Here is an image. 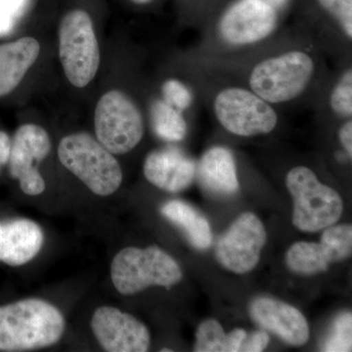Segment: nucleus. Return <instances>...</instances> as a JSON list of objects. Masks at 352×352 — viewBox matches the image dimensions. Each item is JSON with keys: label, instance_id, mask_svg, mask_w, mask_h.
Segmentation results:
<instances>
[{"label": "nucleus", "instance_id": "obj_21", "mask_svg": "<svg viewBox=\"0 0 352 352\" xmlns=\"http://www.w3.org/2000/svg\"><path fill=\"white\" fill-rule=\"evenodd\" d=\"M194 351L227 352V335L219 322L214 319H208L199 325Z\"/></svg>", "mask_w": 352, "mask_h": 352}, {"label": "nucleus", "instance_id": "obj_15", "mask_svg": "<svg viewBox=\"0 0 352 352\" xmlns=\"http://www.w3.org/2000/svg\"><path fill=\"white\" fill-rule=\"evenodd\" d=\"M143 173L154 186L178 193L191 184L197 173L195 163L175 148L155 150L146 157Z\"/></svg>", "mask_w": 352, "mask_h": 352}, {"label": "nucleus", "instance_id": "obj_33", "mask_svg": "<svg viewBox=\"0 0 352 352\" xmlns=\"http://www.w3.org/2000/svg\"><path fill=\"white\" fill-rule=\"evenodd\" d=\"M162 351H171L170 349H162Z\"/></svg>", "mask_w": 352, "mask_h": 352}, {"label": "nucleus", "instance_id": "obj_20", "mask_svg": "<svg viewBox=\"0 0 352 352\" xmlns=\"http://www.w3.org/2000/svg\"><path fill=\"white\" fill-rule=\"evenodd\" d=\"M151 122L155 133L164 140L177 142L186 136L187 124L182 112L166 102L159 100L153 104Z\"/></svg>", "mask_w": 352, "mask_h": 352}, {"label": "nucleus", "instance_id": "obj_19", "mask_svg": "<svg viewBox=\"0 0 352 352\" xmlns=\"http://www.w3.org/2000/svg\"><path fill=\"white\" fill-rule=\"evenodd\" d=\"M161 212L166 219L182 229L190 244L198 250H206L212 245L210 223L204 215L189 204L170 201L164 204Z\"/></svg>", "mask_w": 352, "mask_h": 352}, {"label": "nucleus", "instance_id": "obj_10", "mask_svg": "<svg viewBox=\"0 0 352 352\" xmlns=\"http://www.w3.org/2000/svg\"><path fill=\"white\" fill-rule=\"evenodd\" d=\"M266 242L263 222L252 212L241 214L217 242L215 256L227 270L245 274L258 265Z\"/></svg>", "mask_w": 352, "mask_h": 352}, {"label": "nucleus", "instance_id": "obj_2", "mask_svg": "<svg viewBox=\"0 0 352 352\" xmlns=\"http://www.w3.org/2000/svg\"><path fill=\"white\" fill-rule=\"evenodd\" d=\"M58 157L65 168L95 195H113L122 185V171L119 162L89 134L78 132L62 139Z\"/></svg>", "mask_w": 352, "mask_h": 352}, {"label": "nucleus", "instance_id": "obj_4", "mask_svg": "<svg viewBox=\"0 0 352 352\" xmlns=\"http://www.w3.org/2000/svg\"><path fill=\"white\" fill-rule=\"evenodd\" d=\"M110 273L113 287L124 296L135 295L151 286L170 289L183 278L179 264L156 245L122 249L113 258Z\"/></svg>", "mask_w": 352, "mask_h": 352}, {"label": "nucleus", "instance_id": "obj_24", "mask_svg": "<svg viewBox=\"0 0 352 352\" xmlns=\"http://www.w3.org/2000/svg\"><path fill=\"white\" fill-rule=\"evenodd\" d=\"M320 6L340 25L347 39L352 38V0H318Z\"/></svg>", "mask_w": 352, "mask_h": 352}, {"label": "nucleus", "instance_id": "obj_22", "mask_svg": "<svg viewBox=\"0 0 352 352\" xmlns=\"http://www.w3.org/2000/svg\"><path fill=\"white\" fill-rule=\"evenodd\" d=\"M352 317L351 312L340 315L324 342V351H351Z\"/></svg>", "mask_w": 352, "mask_h": 352}, {"label": "nucleus", "instance_id": "obj_26", "mask_svg": "<svg viewBox=\"0 0 352 352\" xmlns=\"http://www.w3.org/2000/svg\"><path fill=\"white\" fill-rule=\"evenodd\" d=\"M270 335L264 331H256L245 338L240 351L261 352L267 347L270 344Z\"/></svg>", "mask_w": 352, "mask_h": 352}, {"label": "nucleus", "instance_id": "obj_11", "mask_svg": "<svg viewBox=\"0 0 352 352\" xmlns=\"http://www.w3.org/2000/svg\"><path fill=\"white\" fill-rule=\"evenodd\" d=\"M50 151V138L43 127L28 124L16 131L7 164L10 175L19 182L25 195H41L45 190V182L36 164L43 162Z\"/></svg>", "mask_w": 352, "mask_h": 352}, {"label": "nucleus", "instance_id": "obj_6", "mask_svg": "<svg viewBox=\"0 0 352 352\" xmlns=\"http://www.w3.org/2000/svg\"><path fill=\"white\" fill-rule=\"evenodd\" d=\"M59 55L65 75L74 87H87L96 76L100 50L94 23L85 11H71L62 20Z\"/></svg>", "mask_w": 352, "mask_h": 352}, {"label": "nucleus", "instance_id": "obj_16", "mask_svg": "<svg viewBox=\"0 0 352 352\" xmlns=\"http://www.w3.org/2000/svg\"><path fill=\"white\" fill-rule=\"evenodd\" d=\"M44 234L36 222L27 219L0 220V263L25 265L43 249Z\"/></svg>", "mask_w": 352, "mask_h": 352}, {"label": "nucleus", "instance_id": "obj_28", "mask_svg": "<svg viewBox=\"0 0 352 352\" xmlns=\"http://www.w3.org/2000/svg\"><path fill=\"white\" fill-rule=\"evenodd\" d=\"M340 144L346 150L349 157H352V120H346L339 131Z\"/></svg>", "mask_w": 352, "mask_h": 352}, {"label": "nucleus", "instance_id": "obj_13", "mask_svg": "<svg viewBox=\"0 0 352 352\" xmlns=\"http://www.w3.org/2000/svg\"><path fill=\"white\" fill-rule=\"evenodd\" d=\"M95 339L109 352H145L151 344L145 324L119 308L101 307L91 318Z\"/></svg>", "mask_w": 352, "mask_h": 352}, {"label": "nucleus", "instance_id": "obj_8", "mask_svg": "<svg viewBox=\"0 0 352 352\" xmlns=\"http://www.w3.org/2000/svg\"><path fill=\"white\" fill-rule=\"evenodd\" d=\"M214 111L220 126L241 138L270 133L279 120L272 105L250 88L229 87L219 90L214 99Z\"/></svg>", "mask_w": 352, "mask_h": 352}, {"label": "nucleus", "instance_id": "obj_30", "mask_svg": "<svg viewBox=\"0 0 352 352\" xmlns=\"http://www.w3.org/2000/svg\"><path fill=\"white\" fill-rule=\"evenodd\" d=\"M24 0H0V9H3V13L9 14L17 10L23 4Z\"/></svg>", "mask_w": 352, "mask_h": 352}, {"label": "nucleus", "instance_id": "obj_31", "mask_svg": "<svg viewBox=\"0 0 352 352\" xmlns=\"http://www.w3.org/2000/svg\"><path fill=\"white\" fill-rule=\"evenodd\" d=\"M261 1L266 2V3L277 9L278 7L283 6L287 0H261Z\"/></svg>", "mask_w": 352, "mask_h": 352}, {"label": "nucleus", "instance_id": "obj_27", "mask_svg": "<svg viewBox=\"0 0 352 352\" xmlns=\"http://www.w3.org/2000/svg\"><path fill=\"white\" fill-rule=\"evenodd\" d=\"M247 335V332L243 329H235L232 332L227 333V352L240 351L241 346Z\"/></svg>", "mask_w": 352, "mask_h": 352}, {"label": "nucleus", "instance_id": "obj_29", "mask_svg": "<svg viewBox=\"0 0 352 352\" xmlns=\"http://www.w3.org/2000/svg\"><path fill=\"white\" fill-rule=\"evenodd\" d=\"M12 141L6 132L0 131V166L8 163Z\"/></svg>", "mask_w": 352, "mask_h": 352}, {"label": "nucleus", "instance_id": "obj_34", "mask_svg": "<svg viewBox=\"0 0 352 352\" xmlns=\"http://www.w3.org/2000/svg\"><path fill=\"white\" fill-rule=\"evenodd\" d=\"M0 171H1V166H0Z\"/></svg>", "mask_w": 352, "mask_h": 352}, {"label": "nucleus", "instance_id": "obj_12", "mask_svg": "<svg viewBox=\"0 0 352 352\" xmlns=\"http://www.w3.org/2000/svg\"><path fill=\"white\" fill-rule=\"evenodd\" d=\"M320 243L298 242L286 254L289 270L300 275L327 271L329 265L351 256L352 227L349 224L324 229Z\"/></svg>", "mask_w": 352, "mask_h": 352}, {"label": "nucleus", "instance_id": "obj_18", "mask_svg": "<svg viewBox=\"0 0 352 352\" xmlns=\"http://www.w3.org/2000/svg\"><path fill=\"white\" fill-rule=\"evenodd\" d=\"M41 45L36 39L22 38L0 44V97L12 92L36 63Z\"/></svg>", "mask_w": 352, "mask_h": 352}, {"label": "nucleus", "instance_id": "obj_3", "mask_svg": "<svg viewBox=\"0 0 352 352\" xmlns=\"http://www.w3.org/2000/svg\"><path fill=\"white\" fill-rule=\"evenodd\" d=\"M316 63L307 51L289 50L258 62L250 72L249 87L268 103L295 100L314 78Z\"/></svg>", "mask_w": 352, "mask_h": 352}, {"label": "nucleus", "instance_id": "obj_14", "mask_svg": "<svg viewBox=\"0 0 352 352\" xmlns=\"http://www.w3.org/2000/svg\"><path fill=\"white\" fill-rule=\"evenodd\" d=\"M252 320L293 346H302L309 339L307 319L300 310L271 298H258L250 307Z\"/></svg>", "mask_w": 352, "mask_h": 352}, {"label": "nucleus", "instance_id": "obj_32", "mask_svg": "<svg viewBox=\"0 0 352 352\" xmlns=\"http://www.w3.org/2000/svg\"><path fill=\"white\" fill-rule=\"evenodd\" d=\"M132 1L135 2L138 4H144L147 3V2L151 1V0H132Z\"/></svg>", "mask_w": 352, "mask_h": 352}, {"label": "nucleus", "instance_id": "obj_5", "mask_svg": "<svg viewBox=\"0 0 352 352\" xmlns=\"http://www.w3.org/2000/svg\"><path fill=\"white\" fill-rule=\"evenodd\" d=\"M294 199L293 224L303 232H317L335 226L342 217V197L323 184L307 166H296L286 176Z\"/></svg>", "mask_w": 352, "mask_h": 352}, {"label": "nucleus", "instance_id": "obj_25", "mask_svg": "<svg viewBox=\"0 0 352 352\" xmlns=\"http://www.w3.org/2000/svg\"><path fill=\"white\" fill-rule=\"evenodd\" d=\"M163 94L164 101L180 112L188 109L193 102L191 90L177 80H170L164 82Z\"/></svg>", "mask_w": 352, "mask_h": 352}, {"label": "nucleus", "instance_id": "obj_23", "mask_svg": "<svg viewBox=\"0 0 352 352\" xmlns=\"http://www.w3.org/2000/svg\"><path fill=\"white\" fill-rule=\"evenodd\" d=\"M330 107L333 113L344 118L352 115V71L346 69L336 83L330 95Z\"/></svg>", "mask_w": 352, "mask_h": 352}, {"label": "nucleus", "instance_id": "obj_17", "mask_svg": "<svg viewBox=\"0 0 352 352\" xmlns=\"http://www.w3.org/2000/svg\"><path fill=\"white\" fill-rule=\"evenodd\" d=\"M201 186L217 196H232L239 190L237 168L230 150L214 147L201 157L198 168Z\"/></svg>", "mask_w": 352, "mask_h": 352}, {"label": "nucleus", "instance_id": "obj_1", "mask_svg": "<svg viewBox=\"0 0 352 352\" xmlns=\"http://www.w3.org/2000/svg\"><path fill=\"white\" fill-rule=\"evenodd\" d=\"M65 329L61 311L41 298L0 305V351H30L54 346L63 337Z\"/></svg>", "mask_w": 352, "mask_h": 352}, {"label": "nucleus", "instance_id": "obj_7", "mask_svg": "<svg viewBox=\"0 0 352 352\" xmlns=\"http://www.w3.org/2000/svg\"><path fill=\"white\" fill-rule=\"evenodd\" d=\"M97 140L113 155L132 151L144 135V120L136 104L120 90L101 97L94 113Z\"/></svg>", "mask_w": 352, "mask_h": 352}, {"label": "nucleus", "instance_id": "obj_9", "mask_svg": "<svg viewBox=\"0 0 352 352\" xmlns=\"http://www.w3.org/2000/svg\"><path fill=\"white\" fill-rule=\"evenodd\" d=\"M277 25L275 7L261 0H239L224 12L219 21V34L224 43L243 47L265 41Z\"/></svg>", "mask_w": 352, "mask_h": 352}]
</instances>
